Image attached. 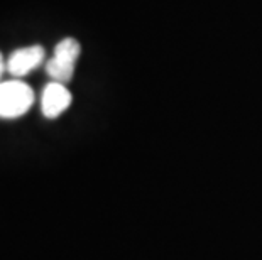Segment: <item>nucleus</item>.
Returning a JSON list of instances; mask_svg holds the SVG:
<instances>
[{
  "label": "nucleus",
  "mask_w": 262,
  "mask_h": 260,
  "mask_svg": "<svg viewBox=\"0 0 262 260\" xmlns=\"http://www.w3.org/2000/svg\"><path fill=\"white\" fill-rule=\"evenodd\" d=\"M34 103V91L24 81H0V119H17Z\"/></svg>",
  "instance_id": "obj_1"
},
{
  "label": "nucleus",
  "mask_w": 262,
  "mask_h": 260,
  "mask_svg": "<svg viewBox=\"0 0 262 260\" xmlns=\"http://www.w3.org/2000/svg\"><path fill=\"white\" fill-rule=\"evenodd\" d=\"M81 53L80 42L73 37H66L59 41L54 48V56L46 63V71L53 81L66 83L73 78L75 63Z\"/></svg>",
  "instance_id": "obj_2"
},
{
  "label": "nucleus",
  "mask_w": 262,
  "mask_h": 260,
  "mask_svg": "<svg viewBox=\"0 0 262 260\" xmlns=\"http://www.w3.org/2000/svg\"><path fill=\"white\" fill-rule=\"evenodd\" d=\"M44 49L42 46H29L17 49L10 54L7 61V69L12 76H26L29 75L32 69H36L39 64L44 61Z\"/></svg>",
  "instance_id": "obj_4"
},
{
  "label": "nucleus",
  "mask_w": 262,
  "mask_h": 260,
  "mask_svg": "<svg viewBox=\"0 0 262 260\" xmlns=\"http://www.w3.org/2000/svg\"><path fill=\"white\" fill-rule=\"evenodd\" d=\"M71 102H73V97L68 91V88L63 83L51 81L42 90V98H41L42 115L51 120L58 119L61 113L66 112V108L70 107Z\"/></svg>",
  "instance_id": "obj_3"
},
{
  "label": "nucleus",
  "mask_w": 262,
  "mask_h": 260,
  "mask_svg": "<svg viewBox=\"0 0 262 260\" xmlns=\"http://www.w3.org/2000/svg\"><path fill=\"white\" fill-rule=\"evenodd\" d=\"M4 69H5V63H4L2 54H0V78H2V75H4Z\"/></svg>",
  "instance_id": "obj_5"
}]
</instances>
